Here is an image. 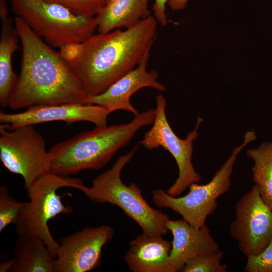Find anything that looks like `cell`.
Returning <instances> with one entry per match:
<instances>
[{
    "mask_svg": "<svg viewBox=\"0 0 272 272\" xmlns=\"http://www.w3.org/2000/svg\"><path fill=\"white\" fill-rule=\"evenodd\" d=\"M14 23L22 55L9 107L18 110L40 105L87 104L88 97L82 83L59 52L21 18L16 17Z\"/></svg>",
    "mask_w": 272,
    "mask_h": 272,
    "instance_id": "1",
    "label": "cell"
},
{
    "mask_svg": "<svg viewBox=\"0 0 272 272\" xmlns=\"http://www.w3.org/2000/svg\"><path fill=\"white\" fill-rule=\"evenodd\" d=\"M158 22L150 16L124 30L93 34L81 59L69 65L88 97L99 95L135 68L156 38Z\"/></svg>",
    "mask_w": 272,
    "mask_h": 272,
    "instance_id": "2",
    "label": "cell"
},
{
    "mask_svg": "<svg viewBox=\"0 0 272 272\" xmlns=\"http://www.w3.org/2000/svg\"><path fill=\"white\" fill-rule=\"evenodd\" d=\"M155 117V109H150L128 123L96 126L54 145L48 150L49 172L67 177L104 167L142 127L152 124Z\"/></svg>",
    "mask_w": 272,
    "mask_h": 272,
    "instance_id": "3",
    "label": "cell"
},
{
    "mask_svg": "<svg viewBox=\"0 0 272 272\" xmlns=\"http://www.w3.org/2000/svg\"><path fill=\"white\" fill-rule=\"evenodd\" d=\"M139 144L125 155L118 157L112 167L97 176L91 186H85L82 192L91 201L109 203L120 208L148 235H164L169 231L167 215L152 208L142 195L139 186L129 185L121 179V171L132 158Z\"/></svg>",
    "mask_w": 272,
    "mask_h": 272,
    "instance_id": "4",
    "label": "cell"
},
{
    "mask_svg": "<svg viewBox=\"0 0 272 272\" xmlns=\"http://www.w3.org/2000/svg\"><path fill=\"white\" fill-rule=\"evenodd\" d=\"M10 1L16 17L53 47L84 43L97 29L96 17L78 14L58 3L45 0Z\"/></svg>",
    "mask_w": 272,
    "mask_h": 272,
    "instance_id": "5",
    "label": "cell"
},
{
    "mask_svg": "<svg viewBox=\"0 0 272 272\" xmlns=\"http://www.w3.org/2000/svg\"><path fill=\"white\" fill-rule=\"evenodd\" d=\"M85 185L81 179L61 177L50 172L36 179L27 189L29 199L15 223L19 237H35L42 239L54 256L59 247L49 230L48 222L60 214H70L73 209L65 205L57 190L72 187L81 191Z\"/></svg>",
    "mask_w": 272,
    "mask_h": 272,
    "instance_id": "6",
    "label": "cell"
},
{
    "mask_svg": "<svg viewBox=\"0 0 272 272\" xmlns=\"http://www.w3.org/2000/svg\"><path fill=\"white\" fill-rule=\"evenodd\" d=\"M256 139V133L253 129L246 131L243 143L234 148L210 181L206 184H191L188 187L189 191L183 196H171L162 189L153 190L154 204L157 207L169 208L177 212L183 220L195 227L205 226L207 217L217 207V199L230 188L231 176L237 155Z\"/></svg>",
    "mask_w": 272,
    "mask_h": 272,
    "instance_id": "7",
    "label": "cell"
},
{
    "mask_svg": "<svg viewBox=\"0 0 272 272\" xmlns=\"http://www.w3.org/2000/svg\"><path fill=\"white\" fill-rule=\"evenodd\" d=\"M156 103L155 117L152 127L145 134L140 144L151 150L161 147L173 157L178 168V176L166 192L171 196H178L190 185L201 179L194 169L192 157L193 143L198 136V127L203 119L198 117L194 128L185 139H181L169 124L166 115V100L161 94L157 96Z\"/></svg>",
    "mask_w": 272,
    "mask_h": 272,
    "instance_id": "8",
    "label": "cell"
},
{
    "mask_svg": "<svg viewBox=\"0 0 272 272\" xmlns=\"http://www.w3.org/2000/svg\"><path fill=\"white\" fill-rule=\"evenodd\" d=\"M0 159L8 170L23 177L26 190L38 178L49 172L45 141L34 125L10 130L1 123Z\"/></svg>",
    "mask_w": 272,
    "mask_h": 272,
    "instance_id": "9",
    "label": "cell"
},
{
    "mask_svg": "<svg viewBox=\"0 0 272 272\" xmlns=\"http://www.w3.org/2000/svg\"><path fill=\"white\" fill-rule=\"evenodd\" d=\"M230 233L247 257L259 254L272 240V209L255 185L236 202Z\"/></svg>",
    "mask_w": 272,
    "mask_h": 272,
    "instance_id": "10",
    "label": "cell"
},
{
    "mask_svg": "<svg viewBox=\"0 0 272 272\" xmlns=\"http://www.w3.org/2000/svg\"><path fill=\"white\" fill-rule=\"evenodd\" d=\"M108 225L86 227L62 238L54 260V272H88L100 266L102 250L113 238Z\"/></svg>",
    "mask_w": 272,
    "mask_h": 272,
    "instance_id": "11",
    "label": "cell"
},
{
    "mask_svg": "<svg viewBox=\"0 0 272 272\" xmlns=\"http://www.w3.org/2000/svg\"><path fill=\"white\" fill-rule=\"evenodd\" d=\"M110 113L103 107L91 104H63L35 106L18 113L0 112V122L10 129L17 127L60 121L67 124L88 121L96 126L107 125Z\"/></svg>",
    "mask_w": 272,
    "mask_h": 272,
    "instance_id": "12",
    "label": "cell"
},
{
    "mask_svg": "<svg viewBox=\"0 0 272 272\" xmlns=\"http://www.w3.org/2000/svg\"><path fill=\"white\" fill-rule=\"evenodd\" d=\"M150 50H148L138 65L116 81L102 93L88 98L87 104L99 105L110 113L124 110L138 115V110L132 105L130 98L140 89L150 87L164 92L166 87L158 81L159 75L155 70L148 71L147 65Z\"/></svg>",
    "mask_w": 272,
    "mask_h": 272,
    "instance_id": "13",
    "label": "cell"
},
{
    "mask_svg": "<svg viewBox=\"0 0 272 272\" xmlns=\"http://www.w3.org/2000/svg\"><path fill=\"white\" fill-rule=\"evenodd\" d=\"M166 227L173 235L169 262L174 272L181 270L192 257L220 250L206 225L196 228L183 219H169Z\"/></svg>",
    "mask_w": 272,
    "mask_h": 272,
    "instance_id": "14",
    "label": "cell"
},
{
    "mask_svg": "<svg viewBox=\"0 0 272 272\" xmlns=\"http://www.w3.org/2000/svg\"><path fill=\"white\" fill-rule=\"evenodd\" d=\"M171 246L162 235L142 233L130 242L124 259L133 272H174L169 262Z\"/></svg>",
    "mask_w": 272,
    "mask_h": 272,
    "instance_id": "15",
    "label": "cell"
},
{
    "mask_svg": "<svg viewBox=\"0 0 272 272\" xmlns=\"http://www.w3.org/2000/svg\"><path fill=\"white\" fill-rule=\"evenodd\" d=\"M149 0H109L96 16L98 33L130 28L151 16Z\"/></svg>",
    "mask_w": 272,
    "mask_h": 272,
    "instance_id": "16",
    "label": "cell"
},
{
    "mask_svg": "<svg viewBox=\"0 0 272 272\" xmlns=\"http://www.w3.org/2000/svg\"><path fill=\"white\" fill-rule=\"evenodd\" d=\"M11 272H54L55 257L38 237H19Z\"/></svg>",
    "mask_w": 272,
    "mask_h": 272,
    "instance_id": "17",
    "label": "cell"
},
{
    "mask_svg": "<svg viewBox=\"0 0 272 272\" xmlns=\"http://www.w3.org/2000/svg\"><path fill=\"white\" fill-rule=\"evenodd\" d=\"M0 38V105L9 107L11 95L17 83L18 76L13 71L12 56L20 47V41L17 30L8 17L1 19Z\"/></svg>",
    "mask_w": 272,
    "mask_h": 272,
    "instance_id": "18",
    "label": "cell"
},
{
    "mask_svg": "<svg viewBox=\"0 0 272 272\" xmlns=\"http://www.w3.org/2000/svg\"><path fill=\"white\" fill-rule=\"evenodd\" d=\"M252 159L253 181L263 200L272 209V141L264 142L246 151Z\"/></svg>",
    "mask_w": 272,
    "mask_h": 272,
    "instance_id": "19",
    "label": "cell"
},
{
    "mask_svg": "<svg viewBox=\"0 0 272 272\" xmlns=\"http://www.w3.org/2000/svg\"><path fill=\"white\" fill-rule=\"evenodd\" d=\"M224 253L218 252L196 255L185 264L183 272H225L227 265L222 264Z\"/></svg>",
    "mask_w": 272,
    "mask_h": 272,
    "instance_id": "20",
    "label": "cell"
},
{
    "mask_svg": "<svg viewBox=\"0 0 272 272\" xmlns=\"http://www.w3.org/2000/svg\"><path fill=\"white\" fill-rule=\"evenodd\" d=\"M27 202H20L10 194L6 185L0 187V232L10 224L16 223Z\"/></svg>",
    "mask_w": 272,
    "mask_h": 272,
    "instance_id": "21",
    "label": "cell"
},
{
    "mask_svg": "<svg viewBox=\"0 0 272 272\" xmlns=\"http://www.w3.org/2000/svg\"><path fill=\"white\" fill-rule=\"evenodd\" d=\"M62 5L72 11L87 16L96 17L109 0H45Z\"/></svg>",
    "mask_w": 272,
    "mask_h": 272,
    "instance_id": "22",
    "label": "cell"
},
{
    "mask_svg": "<svg viewBox=\"0 0 272 272\" xmlns=\"http://www.w3.org/2000/svg\"><path fill=\"white\" fill-rule=\"evenodd\" d=\"M246 272H272V240L259 254L247 257Z\"/></svg>",
    "mask_w": 272,
    "mask_h": 272,
    "instance_id": "23",
    "label": "cell"
},
{
    "mask_svg": "<svg viewBox=\"0 0 272 272\" xmlns=\"http://www.w3.org/2000/svg\"><path fill=\"white\" fill-rule=\"evenodd\" d=\"M59 53L62 59L71 65L78 62L84 52L83 43H67L59 47Z\"/></svg>",
    "mask_w": 272,
    "mask_h": 272,
    "instance_id": "24",
    "label": "cell"
},
{
    "mask_svg": "<svg viewBox=\"0 0 272 272\" xmlns=\"http://www.w3.org/2000/svg\"><path fill=\"white\" fill-rule=\"evenodd\" d=\"M168 0H154L153 11L154 17L159 24L164 27L168 22L166 14V6Z\"/></svg>",
    "mask_w": 272,
    "mask_h": 272,
    "instance_id": "25",
    "label": "cell"
},
{
    "mask_svg": "<svg viewBox=\"0 0 272 272\" xmlns=\"http://www.w3.org/2000/svg\"><path fill=\"white\" fill-rule=\"evenodd\" d=\"M188 0H168L167 5L173 11L183 10L186 6Z\"/></svg>",
    "mask_w": 272,
    "mask_h": 272,
    "instance_id": "26",
    "label": "cell"
},
{
    "mask_svg": "<svg viewBox=\"0 0 272 272\" xmlns=\"http://www.w3.org/2000/svg\"><path fill=\"white\" fill-rule=\"evenodd\" d=\"M13 263V258L9 260L1 262L0 264V271L1 272L10 271L12 267Z\"/></svg>",
    "mask_w": 272,
    "mask_h": 272,
    "instance_id": "27",
    "label": "cell"
},
{
    "mask_svg": "<svg viewBox=\"0 0 272 272\" xmlns=\"http://www.w3.org/2000/svg\"><path fill=\"white\" fill-rule=\"evenodd\" d=\"M0 17L1 19L8 17L7 6L5 0L0 1Z\"/></svg>",
    "mask_w": 272,
    "mask_h": 272,
    "instance_id": "28",
    "label": "cell"
}]
</instances>
